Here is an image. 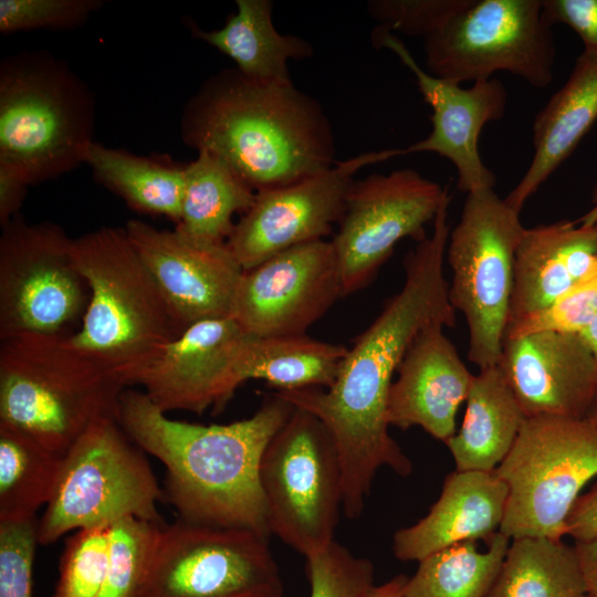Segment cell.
I'll use <instances>...</instances> for the list:
<instances>
[{"mask_svg": "<svg viewBox=\"0 0 597 597\" xmlns=\"http://www.w3.org/2000/svg\"><path fill=\"white\" fill-rule=\"evenodd\" d=\"M449 202L436 216L431 234L408 252L400 291L348 348L334 384L326 389L275 391L317 417L329 431L342 464V511L349 520L362 515L379 469L387 467L400 476L412 471L411 461L388 430V395L416 335L432 323L455 324L444 275Z\"/></svg>", "mask_w": 597, "mask_h": 597, "instance_id": "obj_1", "label": "cell"}, {"mask_svg": "<svg viewBox=\"0 0 597 597\" xmlns=\"http://www.w3.org/2000/svg\"><path fill=\"white\" fill-rule=\"evenodd\" d=\"M293 410L274 392L247 419L203 426L170 419L144 391L125 388L115 418L144 452L165 464L164 495L180 520L270 536L260 463Z\"/></svg>", "mask_w": 597, "mask_h": 597, "instance_id": "obj_2", "label": "cell"}, {"mask_svg": "<svg viewBox=\"0 0 597 597\" xmlns=\"http://www.w3.org/2000/svg\"><path fill=\"white\" fill-rule=\"evenodd\" d=\"M182 140L226 161L255 191L320 174L337 160L332 123L293 83L258 81L235 66L209 76L186 104Z\"/></svg>", "mask_w": 597, "mask_h": 597, "instance_id": "obj_3", "label": "cell"}, {"mask_svg": "<svg viewBox=\"0 0 597 597\" xmlns=\"http://www.w3.org/2000/svg\"><path fill=\"white\" fill-rule=\"evenodd\" d=\"M73 254L91 296L67 341L127 388L130 377L182 331L125 228L103 227L73 239Z\"/></svg>", "mask_w": 597, "mask_h": 597, "instance_id": "obj_4", "label": "cell"}, {"mask_svg": "<svg viewBox=\"0 0 597 597\" xmlns=\"http://www.w3.org/2000/svg\"><path fill=\"white\" fill-rule=\"evenodd\" d=\"M125 388L67 337L0 339V422L61 457L96 420L116 416Z\"/></svg>", "mask_w": 597, "mask_h": 597, "instance_id": "obj_5", "label": "cell"}, {"mask_svg": "<svg viewBox=\"0 0 597 597\" xmlns=\"http://www.w3.org/2000/svg\"><path fill=\"white\" fill-rule=\"evenodd\" d=\"M93 95L66 63L44 51L6 57L0 65V159L30 185L83 164L93 142Z\"/></svg>", "mask_w": 597, "mask_h": 597, "instance_id": "obj_6", "label": "cell"}, {"mask_svg": "<svg viewBox=\"0 0 597 597\" xmlns=\"http://www.w3.org/2000/svg\"><path fill=\"white\" fill-rule=\"evenodd\" d=\"M163 495L144 451L115 417L101 418L64 454L38 521V542L48 545L71 531L108 526L126 516L163 524L157 509Z\"/></svg>", "mask_w": 597, "mask_h": 597, "instance_id": "obj_7", "label": "cell"}, {"mask_svg": "<svg viewBox=\"0 0 597 597\" xmlns=\"http://www.w3.org/2000/svg\"><path fill=\"white\" fill-rule=\"evenodd\" d=\"M524 230L520 212L494 188H489L467 195L460 219L449 233V300L465 320L468 358L479 370L500 359L513 293L515 254Z\"/></svg>", "mask_w": 597, "mask_h": 597, "instance_id": "obj_8", "label": "cell"}, {"mask_svg": "<svg viewBox=\"0 0 597 597\" xmlns=\"http://www.w3.org/2000/svg\"><path fill=\"white\" fill-rule=\"evenodd\" d=\"M495 473L507 486L500 532L562 540L584 486L597 476V430L587 418H525Z\"/></svg>", "mask_w": 597, "mask_h": 597, "instance_id": "obj_9", "label": "cell"}, {"mask_svg": "<svg viewBox=\"0 0 597 597\" xmlns=\"http://www.w3.org/2000/svg\"><path fill=\"white\" fill-rule=\"evenodd\" d=\"M259 478L270 534L304 557L335 541L343 503L342 464L317 417L294 407L269 441Z\"/></svg>", "mask_w": 597, "mask_h": 597, "instance_id": "obj_10", "label": "cell"}, {"mask_svg": "<svg viewBox=\"0 0 597 597\" xmlns=\"http://www.w3.org/2000/svg\"><path fill=\"white\" fill-rule=\"evenodd\" d=\"M423 48L427 72L457 84L502 71L537 88L553 80L555 45L542 0H465Z\"/></svg>", "mask_w": 597, "mask_h": 597, "instance_id": "obj_11", "label": "cell"}, {"mask_svg": "<svg viewBox=\"0 0 597 597\" xmlns=\"http://www.w3.org/2000/svg\"><path fill=\"white\" fill-rule=\"evenodd\" d=\"M73 239L57 224L14 218L0 237V339L21 334L69 337L90 302Z\"/></svg>", "mask_w": 597, "mask_h": 597, "instance_id": "obj_12", "label": "cell"}, {"mask_svg": "<svg viewBox=\"0 0 597 597\" xmlns=\"http://www.w3.org/2000/svg\"><path fill=\"white\" fill-rule=\"evenodd\" d=\"M268 538L180 519L163 525L139 597H282Z\"/></svg>", "mask_w": 597, "mask_h": 597, "instance_id": "obj_13", "label": "cell"}, {"mask_svg": "<svg viewBox=\"0 0 597 597\" xmlns=\"http://www.w3.org/2000/svg\"><path fill=\"white\" fill-rule=\"evenodd\" d=\"M448 199L446 188L413 169L354 179L331 241L343 296L367 286L400 240L418 242L427 237L426 226L434 221Z\"/></svg>", "mask_w": 597, "mask_h": 597, "instance_id": "obj_14", "label": "cell"}, {"mask_svg": "<svg viewBox=\"0 0 597 597\" xmlns=\"http://www.w3.org/2000/svg\"><path fill=\"white\" fill-rule=\"evenodd\" d=\"M401 155L399 148L360 154L293 184L256 191L234 226L229 248L247 271L290 248L325 240L343 217L355 172Z\"/></svg>", "mask_w": 597, "mask_h": 597, "instance_id": "obj_15", "label": "cell"}, {"mask_svg": "<svg viewBox=\"0 0 597 597\" xmlns=\"http://www.w3.org/2000/svg\"><path fill=\"white\" fill-rule=\"evenodd\" d=\"M342 296L333 244L317 240L243 271L231 317L253 336L305 335Z\"/></svg>", "mask_w": 597, "mask_h": 597, "instance_id": "obj_16", "label": "cell"}, {"mask_svg": "<svg viewBox=\"0 0 597 597\" xmlns=\"http://www.w3.org/2000/svg\"><path fill=\"white\" fill-rule=\"evenodd\" d=\"M248 334L232 317L197 322L160 348L129 380L164 412L223 409L243 384L240 363Z\"/></svg>", "mask_w": 597, "mask_h": 597, "instance_id": "obj_17", "label": "cell"}, {"mask_svg": "<svg viewBox=\"0 0 597 597\" xmlns=\"http://www.w3.org/2000/svg\"><path fill=\"white\" fill-rule=\"evenodd\" d=\"M371 39L376 48L392 51L410 70L423 100L432 108L430 134L402 148V154L430 151L447 158L455 167L457 188L467 195L494 188L496 177L480 156L479 137L488 123L504 116L507 100L504 84L492 77L463 88L425 71L390 32L375 30Z\"/></svg>", "mask_w": 597, "mask_h": 597, "instance_id": "obj_18", "label": "cell"}, {"mask_svg": "<svg viewBox=\"0 0 597 597\" xmlns=\"http://www.w3.org/2000/svg\"><path fill=\"white\" fill-rule=\"evenodd\" d=\"M177 324L231 317L243 269L228 243L198 245L142 220L124 227Z\"/></svg>", "mask_w": 597, "mask_h": 597, "instance_id": "obj_19", "label": "cell"}, {"mask_svg": "<svg viewBox=\"0 0 597 597\" xmlns=\"http://www.w3.org/2000/svg\"><path fill=\"white\" fill-rule=\"evenodd\" d=\"M498 365L526 418H586L597 394L596 362L579 334L504 338Z\"/></svg>", "mask_w": 597, "mask_h": 597, "instance_id": "obj_20", "label": "cell"}, {"mask_svg": "<svg viewBox=\"0 0 597 597\" xmlns=\"http://www.w3.org/2000/svg\"><path fill=\"white\" fill-rule=\"evenodd\" d=\"M441 323L422 328L409 345L387 404L389 426H417L447 442L457 432L455 417L474 375L467 368Z\"/></svg>", "mask_w": 597, "mask_h": 597, "instance_id": "obj_21", "label": "cell"}, {"mask_svg": "<svg viewBox=\"0 0 597 597\" xmlns=\"http://www.w3.org/2000/svg\"><path fill=\"white\" fill-rule=\"evenodd\" d=\"M597 276V224L559 221L525 228L515 254L509 323Z\"/></svg>", "mask_w": 597, "mask_h": 597, "instance_id": "obj_22", "label": "cell"}, {"mask_svg": "<svg viewBox=\"0 0 597 597\" xmlns=\"http://www.w3.org/2000/svg\"><path fill=\"white\" fill-rule=\"evenodd\" d=\"M507 486L495 471L450 473L429 512L392 537V553L404 562L427 556L464 542H488L500 531Z\"/></svg>", "mask_w": 597, "mask_h": 597, "instance_id": "obj_23", "label": "cell"}, {"mask_svg": "<svg viewBox=\"0 0 597 597\" xmlns=\"http://www.w3.org/2000/svg\"><path fill=\"white\" fill-rule=\"evenodd\" d=\"M597 119V51L584 49L566 83L537 113L534 155L504 200L521 212L525 202L574 151Z\"/></svg>", "mask_w": 597, "mask_h": 597, "instance_id": "obj_24", "label": "cell"}, {"mask_svg": "<svg viewBox=\"0 0 597 597\" xmlns=\"http://www.w3.org/2000/svg\"><path fill=\"white\" fill-rule=\"evenodd\" d=\"M465 404L461 427L446 444L458 471L493 472L526 417L498 364L474 375Z\"/></svg>", "mask_w": 597, "mask_h": 597, "instance_id": "obj_25", "label": "cell"}, {"mask_svg": "<svg viewBox=\"0 0 597 597\" xmlns=\"http://www.w3.org/2000/svg\"><path fill=\"white\" fill-rule=\"evenodd\" d=\"M237 11L216 30L189 25L192 35L216 48L245 76L263 82L289 84L287 62L314 54L304 38L280 33L273 23L271 0H237Z\"/></svg>", "mask_w": 597, "mask_h": 597, "instance_id": "obj_26", "label": "cell"}, {"mask_svg": "<svg viewBox=\"0 0 597 597\" xmlns=\"http://www.w3.org/2000/svg\"><path fill=\"white\" fill-rule=\"evenodd\" d=\"M255 195L226 161L200 150L186 165L181 211L175 231L198 245L224 244L235 226L233 216L245 213Z\"/></svg>", "mask_w": 597, "mask_h": 597, "instance_id": "obj_27", "label": "cell"}, {"mask_svg": "<svg viewBox=\"0 0 597 597\" xmlns=\"http://www.w3.org/2000/svg\"><path fill=\"white\" fill-rule=\"evenodd\" d=\"M83 164L133 210L179 221L186 165L140 157L94 140L84 149Z\"/></svg>", "mask_w": 597, "mask_h": 597, "instance_id": "obj_28", "label": "cell"}, {"mask_svg": "<svg viewBox=\"0 0 597 597\" xmlns=\"http://www.w3.org/2000/svg\"><path fill=\"white\" fill-rule=\"evenodd\" d=\"M348 348L305 335L259 337L244 342L240 369L243 381L261 379L277 390L329 388Z\"/></svg>", "mask_w": 597, "mask_h": 597, "instance_id": "obj_29", "label": "cell"}, {"mask_svg": "<svg viewBox=\"0 0 597 597\" xmlns=\"http://www.w3.org/2000/svg\"><path fill=\"white\" fill-rule=\"evenodd\" d=\"M585 584L574 546L562 540H512L485 597H583Z\"/></svg>", "mask_w": 597, "mask_h": 597, "instance_id": "obj_30", "label": "cell"}, {"mask_svg": "<svg viewBox=\"0 0 597 597\" xmlns=\"http://www.w3.org/2000/svg\"><path fill=\"white\" fill-rule=\"evenodd\" d=\"M62 459L24 431L0 422V523L35 519L52 498Z\"/></svg>", "mask_w": 597, "mask_h": 597, "instance_id": "obj_31", "label": "cell"}, {"mask_svg": "<svg viewBox=\"0 0 597 597\" xmlns=\"http://www.w3.org/2000/svg\"><path fill=\"white\" fill-rule=\"evenodd\" d=\"M510 543L499 531L485 551L479 549L478 542H464L427 556L407 578L405 597H485Z\"/></svg>", "mask_w": 597, "mask_h": 597, "instance_id": "obj_32", "label": "cell"}, {"mask_svg": "<svg viewBox=\"0 0 597 597\" xmlns=\"http://www.w3.org/2000/svg\"><path fill=\"white\" fill-rule=\"evenodd\" d=\"M164 524L126 516L109 525L108 561L100 597H139Z\"/></svg>", "mask_w": 597, "mask_h": 597, "instance_id": "obj_33", "label": "cell"}, {"mask_svg": "<svg viewBox=\"0 0 597 597\" xmlns=\"http://www.w3.org/2000/svg\"><path fill=\"white\" fill-rule=\"evenodd\" d=\"M109 525L77 530L65 542L52 597H100L107 569Z\"/></svg>", "mask_w": 597, "mask_h": 597, "instance_id": "obj_34", "label": "cell"}, {"mask_svg": "<svg viewBox=\"0 0 597 597\" xmlns=\"http://www.w3.org/2000/svg\"><path fill=\"white\" fill-rule=\"evenodd\" d=\"M310 597H367L374 584V565L333 541L305 557Z\"/></svg>", "mask_w": 597, "mask_h": 597, "instance_id": "obj_35", "label": "cell"}, {"mask_svg": "<svg viewBox=\"0 0 597 597\" xmlns=\"http://www.w3.org/2000/svg\"><path fill=\"white\" fill-rule=\"evenodd\" d=\"M597 313V276L574 287L548 306L507 324L504 338L538 332L580 334Z\"/></svg>", "mask_w": 597, "mask_h": 597, "instance_id": "obj_36", "label": "cell"}, {"mask_svg": "<svg viewBox=\"0 0 597 597\" xmlns=\"http://www.w3.org/2000/svg\"><path fill=\"white\" fill-rule=\"evenodd\" d=\"M103 3L102 0H0V32L73 29Z\"/></svg>", "mask_w": 597, "mask_h": 597, "instance_id": "obj_37", "label": "cell"}, {"mask_svg": "<svg viewBox=\"0 0 597 597\" xmlns=\"http://www.w3.org/2000/svg\"><path fill=\"white\" fill-rule=\"evenodd\" d=\"M465 0H373L368 14L379 22L376 30L398 31L426 38L458 11Z\"/></svg>", "mask_w": 597, "mask_h": 597, "instance_id": "obj_38", "label": "cell"}, {"mask_svg": "<svg viewBox=\"0 0 597 597\" xmlns=\"http://www.w3.org/2000/svg\"><path fill=\"white\" fill-rule=\"evenodd\" d=\"M36 519L0 523V597H32Z\"/></svg>", "mask_w": 597, "mask_h": 597, "instance_id": "obj_39", "label": "cell"}, {"mask_svg": "<svg viewBox=\"0 0 597 597\" xmlns=\"http://www.w3.org/2000/svg\"><path fill=\"white\" fill-rule=\"evenodd\" d=\"M543 17L553 27L564 24L582 39L585 49L597 51V0H542Z\"/></svg>", "mask_w": 597, "mask_h": 597, "instance_id": "obj_40", "label": "cell"}, {"mask_svg": "<svg viewBox=\"0 0 597 597\" xmlns=\"http://www.w3.org/2000/svg\"><path fill=\"white\" fill-rule=\"evenodd\" d=\"M30 182L15 165L0 159V224L15 218L24 200Z\"/></svg>", "mask_w": 597, "mask_h": 597, "instance_id": "obj_41", "label": "cell"}, {"mask_svg": "<svg viewBox=\"0 0 597 597\" xmlns=\"http://www.w3.org/2000/svg\"><path fill=\"white\" fill-rule=\"evenodd\" d=\"M566 535L575 542L597 538V481L575 502L567 519Z\"/></svg>", "mask_w": 597, "mask_h": 597, "instance_id": "obj_42", "label": "cell"}, {"mask_svg": "<svg viewBox=\"0 0 597 597\" xmlns=\"http://www.w3.org/2000/svg\"><path fill=\"white\" fill-rule=\"evenodd\" d=\"M586 594L597 597V538L574 545Z\"/></svg>", "mask_w": 597, "mask_h": 597, "instance_id": "obj_43", "label": "cell"}, {"mask_svg": "<svg viewBox=\"0 0 597 597\" xmlns=\"http://www.w3.org/2000/svg\"><path fill=\"white\" fill-rule=\"evenodd\" d=\"M407 576L398 575L380 585H374L367 597H405L404 587Z\"/></svg>", "mask_w": 597, "mask_h": 597, "instance_id": "obj_44", "label": "cell"}, {"mask_svg": "<svg viewBox=\"0 0 597 597\" xmlns=\"http://www.w3.org/2000/svg\"><path fill=\"white\" fill-rule=\"evenodd\" d=\"M579 335L588 345L597 366V313L589 325Z\"/></svg>", "mask_w": 597, "mask_h": 597, "instance_id": "obj_45", "label": "cell"}, {"mask_svg": "<svg viewBox=\"0 0 597 597\" xmlns=\"http://www.w3.org/2000/svg\"><path fill=\"white\" fill-rule=\"evenodd\" d=\"M576 221L584 224H597V186L594 190L591 208Z\"/></svg>", "mask_w": 597, "mask_h": 597, "instance_id": "obj_46", "label": "cell"}, {"mask_svg": "<svg viewBox=\"0 0 597 597\" xmlns=\"http://www.w3.org/2000/svg\"><path fill=\"white\" fill-rule=\"evenodd\" d=\"M586 418L590 421V423L595 427L597 430V394L594 398V401L589 408V411L586 416Z\"/></svg>", "mask_w": 597, "mask_h": 597, "instance_id": "obj_47", "label": "cell"}, {"mask_svg": "<svg viewBox=\"0 0 597 597\" xmlns=\"http://www.w3.org/2000/svg\"><path fill=\"white\" fill-rule=\"evenodd\" d=\"M583 597H591V596H589V595L585 594V595H584Z\"/></svg>", "mask_w": 597, "mask_h": 597, "instance_id": "obj_48", "label": "cell"}]
</instances>
